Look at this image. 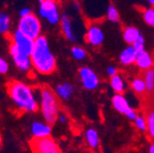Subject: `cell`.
<instances>
[{"label": "cell", "instance_id": "1", "mask_svg": "<svg viewBox=\"0 0 154 153\" xmlns=\"http://www.w3.org/2000/svg\"><path fill=\"white\" fill-rule=\"evenodd\" d=\"M8 95L20 113H35L38 109V98L35 91L25 81H10L8 84Z\"/></svg>", "mask_w": 154, "mask_h": 153}, {"label": "cell", "instance_id": "2", "mask_svg": "<svg viewBox=\"0 0 154 153\" xmlns=\"http://www.w3.org/2000/svg\"><path fill=\"white\" fill-rule=\"evenodd\" d=\"M30 57L32 67L38 74L49 75L57 69L56 57L51 53L48 39L43 34L34 40V47Z\"/></svg>", "mask_w": 154, "mask_h": 153}, {"label": "cell", "instance_id": "3", "mask_svg": "<svg viewBox=\"0 0 154 153\" xmlns=\"http://www.w3.org/2000/svg\"><path fill=\"white\" fill-rule=\"evenodd\" d=\"M38 109L44 120L54 124L60 114V103L56 92L49 87L44 86L38 90Z\"/></svg>", "mask_w": 154, "mask_h": 153}, {"label": "cell", "instance_id": "4", "mask_svg": "<svg viewBox=\"0 0 154 153\" xmlns=\"http://www.w3.org/2000/svg\"><path fill=\"white\" fill-rule=\"evenodd\" d=\"M17 29L29 38L38 39L42 36V23L38 15L34 13H30L27 16H23L19 18L17 23Z\"/></svg>", "mask_w": 154, "mask_h": 153}, {"label": "cell", "instance_id": "5", "mask_svg": "<svg viewBox=\"0 0 154 153\" xmlns=\"http://www.w3.org/2000/svg\"><path fill=\"white\" fill-rule=\"evenodd\" d=\"M38 15L49 25L60 24L61 14L57 0H38Z\"/></svg>", "mask_w": 154, "mask_h": 153}, {"label": "cell", "instance_id": "6", "mask_svg": "<svg viewBox=\"0 0 154 153\" xmlns=\"http://www.w3.org/2000/svg\"><path fill=\"white\" fill-rule=\"evenodd\" d=\"M9 53L10 56L12 58L13 63L15 64V67L22 71L24 73H28L31 71L32 67V62H31V57L28 54L24 53L22 50L17 48L14 44H10L9 47Z\"/></svg>", "mask_w": 154, "mask_h": 153}, {"label": "cell", "instance_id": "7", "mask_svg": "<svg viewBox=\"0 0 154 153\" xmlns=\"http://www.w3.org/2000/svg\"><path fill=\"white\" fill-rule=\"evenodd\" d=\"M32 153H62L59 145L51 137L33 138L30 142Z\"/></svg>", "mask_w": 154, "mask_h": 153}, {"label": "cell", "instance_id": "8", "mask_svg": "<svg viewBox=\"0 0 154 153\" xmlns=\"http://www.w3.org/2000/svg\"><path fill=\"white\" fill-rule=\"evenodd\" d=\"M10 41L17 48H19L22 52L28 54V55H30L32 53V50H33L34 40L31 38H29L28 36L24 34L23 32H20L18 29L13 31V33L10 36Z\"/></svg>", "mask_w": 154, "mask_h": 153}, {"label": "cell", "instance_id": "9", "mask_svg": "<svg viewBox=\"0 0 154 153\" xmlns=\"http://www.w3.org/2000/svg\"><path fill=\"white\" fill-rule=\"evenodd\" d=\"M111 102H112V106L116 108V110H118L119 113L125 115L131 120H135L137 118L135 110L130 106V104L126 101V98L123 96V94L116 93V95H113Z\"/></svg>", "mask_w": 154, "mask_h": 153}, {"label": "cell", "instance_id": "10", "mask_svg": "<svg viewBox=\"0 0 154 153\" xmlns=\"http://www.w3.org/2000/svg\"><path fill=\"white\" fill-rule=\"evenodd\" d=\"M79 77L82 84L87 90H93L99 86V77L93 70L88 67H84L79 70Z\"/></svg>", "mask_w": 154, "mask_h": 153}, {"label": "cell", "instance_id": "11", "mask_svg": "<svg viewBox=\"0 0 154 153\" xmlns=\"http://www.w3.org/2000/svg\"><path fill=\"white\" fill-rule=\"evenodd\" d=\"M85 40L87 43H89L90 45L94 46V47L101 46L104 42V32L102 28L99 25L91 24L87 29Z\"/></svg>", "mask_w": 154, "mask_h": 153}, {"label": "cell", "instance_id": "12", "mask_svg": "<svg viewBox=\"0 0 154 153\" xmlns=\"http://www.w3.org/2000/svg\"><path fill=\"white\" fill-rule=\"evenodd\" d=\"M60 28H61V31H62L63 36H65V39H67V40L71 41V42H75V41L77 40L72 17L69 14H66V13H63V14L61 15Z\"/></svg>", "mask_w": 154, "mask_h": 153}, {"label": "cell", "instance_id": "13", "mask_svg": "<svg viewBox=\"0 0 154 153\" xmlns=\"http://www.w3.org/2000/svg\"><path fill=\"white\" fill-rule=\"evenodd\" d=\"M31 134L33 138H46L51 137V126L47 122L34 121L31 124Z\"/></svg>", "mask_w": 154, "mask_h": 153}, {"label": "cell", "instance_id": "14", "mask_svg": "<svg viewBox=\"0 0 154 153\" xmlns=\"http://www.w3.org/2000/svg\"><path fill=\"white\" fill-rule=\"evenodd\" d=\"M137 58V53L135 50L134 46H128L126 47L120 55V61L123 65H130L132 63L136 62Z\"/></svg>", "mask_w": 154, "mask_h": 153}, {"label": "cell", "instance_id": "15", "mask_svg": "<svg viewBox=\"0 0 154 153\" xmlns=\"http://www.w3.org/2000/svg\"><path fill=\"white\" fill-rule=\"evenodd\" d=\"M74 88L71 84L69 83H63V84H59L56 86L55 92L57 96L61 100H69L71 95L73 94Z\"/></svg>", "mask_w": 154, "mask_h": 153}, {"label": "cell", "instance_id": "16", "mask_svg": "<svg viewBox=\"0 0 154 153\" xmlns=\"http://www.w3.org/2000/svg\"><path fill=\"white\" fill-rule=\"evenodd\" d=\"M154 63V60L150 56L149 53H147L146 50H142L141 53H139L136 58V64L139 69L141 70H148L152 67V64Z\"/></svg>", "mask_w": 154, "mask_h": 153}, {"label": "cell", "instance_id": "17", "mask_svg": "<svg viewBox=\"0 0 154 153\" xmlns=\"http://www.w3.org/2000/svg\"><path fill=\"white\" fill-rule=\"evenodd\" d=\"M140 36L139 30L135 27H125L123 29V39L128 44H134Z\"/></svg>", "mask_w": 154, "mask_h": 153}, {"label": "cell", "instance_id": "18", "mask_svg": "<svg viewBox=\"0 0 154 153\" xmlns=\"http://www.w3.org/2000/svg\"><path fill=\"white\" fill-rule=\"evenodd\" d=\"M146 86H147V92L151 95L154 94V67H150L148 70H144L143 75H142Z\"/></svg>", "mask_w": 154, "mask_h": 153}, {"label": "cell", "instance_id": "19", "mask_svg": "<svg viewBox=\"0 0 154 153\" xmlns=\"http://www.w3.org/2000/svg\"><path fill=\"white\" fill-rule=\"evenodd\" d=\"M11 30V16L5 11H0V33L5 36Z\"/></svg>", "mask_w": 154, "mask_h": 153}, {"label": "cell", "instance_id": "20", "mask_svg": "<svg viewBox=\"0 0 154 153\" xmlns=\"http://www.w3.org/2000/svg\"><path fill=\"white\" fill-rule=\"evenodd\" d=\"M110 86L112 88V90L116 93L122 94L125 91V84L123 80L122 76L120 74H116L113 76H111L110 78Z\"/></svg>", "mask_w": 154, "mask_h": 153}, {"label": "cell", "instance_id": "21", "mask_svg": "<svg viewBox=\"0 0 154 153\" xmlns=\"http://www.w3.org/2000/svg\"><path fill=\"white\" fill-rule=\"evenodd\" d=\"M86 141L88 146L92 149H95L99 147L100 140H99V135L97 132L94 129H88L86 132Z\"/></svg>", "mask_w": 154, "mask_h": 153}, {"label": "cell", "instance_id": "22", "mask_svg": "<svg viewBox=\"0 0 154 153\" xmlns=\"http://www.w3.org/2000/svg\"><path fill=\"white\" fill-rule=\"evenodd\" d=\"M131 85H132V89L134 90V92L139 96H142L147 92V86H146L143 78L141 77H136L135 79H133Z\"/></svg>", "mask_w": 154, "mask_h": 153}, {"label": "cell", "instance_id": "23", "mask_svg": "<svg viewBox=\"0 0 154 153\" xmlns=\"http://www.w3.org/2000/svg\"><path fill=\"white\" fill-rule=\"evenodd\" d=\"M146 119H147L148 124V135H149L150 139H152L154 141V107H151L150 109L147 110Z\"/></svg>", "mask_w": 154, "mask_h": 153}, {"label": "cell", "instance_id": "24", "mask_svg": "<svg viewBox=\"0 0 154 153\" xmlns=\"http://www.w3.org/2000/svg\"><path fill=\"white\" fill-rule=\"evenodd\" d=\"M107 18L112 23H118L120 20V14H119L118 10L113 5H109L107 8Z\"/></svg>", "mask_w": 154, "mask_h": 153}, {"label": "cell", "instance_id": "25", "mask_svg": "<svg viewBox=\"0 0 154 153\" xmlns=\"http://www.w3.org/2000/svg\"><path fill=\"white\" fill-rule=\"evenodd\" d=\"M142 18L147 25L154 27V8H149L144 10L142 12Z\"/></svg>", "mask_w": 154, "mask_h": 153}, {"label": "cell", "instance_id": "26", "mask_svg": "<svg viewBox=\"0 0 154 153\" xmlns=\"http://www.w3.org/2000/svg\"><path fill=\"white\" fill-rule=\"evenodd\" d=\"M71 54H72L73 58L76 60H82L86 58L87 53L86 50L82 47V46H73L72 49H71Z\"/></svg>", "mask_w": 154, "mask_h": 153}, {"label": "cell", "instance_id": "27", "mask_svg": "<svg viewBox=\"0 0 154 153\" xmlns=\"http://www.w3.org/2000/svg\"><path fill=\"white\" fill-rule=\"evenodd\" d=\"M135 121V124L140 131H147L148 129V124H147V119L142 116H137V118L134 120Z\"/></svg>", "mask_w": 154, "mask_h": 153}, {"label": "cell", "instance_id": "28", "mask_svg": "<svg viewBox=\"0 0 154 153\" xmlns=\"http://www.w3.org/2000/svg\"><path fill=\"white\" fill-rule=\"evenodd\" d=\"M133 46H134V48H135V50H136L137 55L139 53H141L142 50H144V39H143V36H140L139 38L136 40V42L133 44Z\"/></svg>", "mask_w": 154, "mask_h": 153}, {"label": "cell", "instance_id": "29", "mask_svg": "<svg viewBox=\"0 0 154 153\" xmlns=\"http://www.w3.org/2000/svg\"><path fill=\"white\" fill-rule=\"evenodd\" d=\"M9 72V62L0 56V74H7Z\"/></svg>", "mask_w": 154, "mask_h": 153}, {"label": "cell", "instance_id": "30", "mask_svg": "<svg viewBox=\"0 0 154 153\" xmlns=\"http://www.w3.org/2000/svg\"><path fill=\"white\" fill-rule=\"evenodd\" d=\"M31 13V10L29 9V8H22V9L19 10V17H23V16H27Z\"/></svg>", "mask_w": 154, "mask_h": 153}, {"label": "cell", "instance_id": "31", "mask_svg": "<svg viewBox=\"0 0 154 153\" xmlns=\"http://www.w3.org/2000/svg\"><path fill=\"white\" fill-rule=\"evenodd\" d=\"M57 121H59L60 123L64 124V123H66V122H67V116L65 115V114H63V113H60V114H59V116H58Z\"/></svg>", "mask_w": 154, "mask_h": 153}, {"label": "cell", "instance_id": "32", "mask_svg": "<svg viewBox=\"0 0 154 153\" xmlns=\"http://www.w3.org/2000/svg\"><path fill=\"white\" fill-rule=\"evenodd\" d=\"M107 74L111 77V76H113V75L118 74V71H117V69H116L115 67H109L108 69H107Z\"/></svg>", "mask_w": 154, "mask_h": 153}, {"label": "cell", "instance_id": "33", "mask_svg": "<svg viewBox=\"0 0 154 153\" xmlns=\"http://www.w3.org/2000/svg\"><path fill=\"white\" fill-rule=\"evenodd\" d=\"M149 153H154V142L151 145V147H150V152Z\"/></svg>", "mask_w": 154, "mask_h": 153}, {"label": "cell", "instance_id": "34", "mask_svg": "<svg viewBox=\"0 0 154 153\" xmlns=\"http://www.w3.org/2000/svg\"><path fill=\"white\" fill-rule=\"evenodd\" d=\"M148 2H149L150 5H153V7H154V0H148Z\"/></svg>", "mask_w": 154, "mask_h": 153}, {"label": "cell", "instance_id": "35", "mask_svg": "<svg viewBox=\"0 0 154 153\" xmlns=\"http://www.w3.org/2000/svg\"><path fill=\"white\" fill-rule=\"evenodd\" d=\"M0 149H1V137H0Z\"/></svg>", "mask_w": 154, "mask_h": 153}]
</instances>
